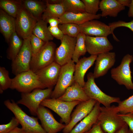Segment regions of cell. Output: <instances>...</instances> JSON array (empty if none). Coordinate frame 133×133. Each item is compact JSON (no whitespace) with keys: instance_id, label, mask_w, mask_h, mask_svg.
Wrapping results in <instances>:
<instances>
[{"instance_id":"6","label":"cell","mask_w":133,"mask_h":133,"mask_svg":"<svg viewBox=\"0 0 133 133\" xmlns=\"http://www.w3.org/2000/svg\"><path fill=\"white\" fill-rule=\"evenodd\" d=\"M87 81L83 87L90 99L95 100L104 106L109 107L114 103H118L121 101L119 98L112 97L102 92L96 83L93 73H89L87 75Z\"/></svg>"},{"instance_id":"38","label":"cell","mask_w":133,"mask_h":133,"mask_svg":"<svg viewBox=\"0 0 133 133\" xmlns=\"http://www.w3.org/2000/svg\"><path fill=\"white\" fill-rule=\"evenodd\" d=\"M19 124L15 117H13L8 123L0 125V133H8L14 129Z\"/></svg>"},{"instance_id":"2","label":"cell","mask_w":133,"mask_h":133,"mask_svg":"<svg viewBox=\"0 0 133 133\" xmlns=\"http://www.w3.org/2000/svg\"><path fill=\"white\" fill-rule=\"evenodd\" d=\"M119 113L117 106H101L98 120L105 133H115L125 124Z\"/></svg>"},{"instance_id":"13","label":"cell","mask_w":133,"mask_h":133,"mask_svg":"<svg viewBox=\"0 0 133 133\" xmlns=\"http://www.w3.org/2000/svg\"><path fill=\"white\" fill-rule=\"evenodd\" d=\"M97 101L94 100L81 102L78 105L71 115L69 124L62 130L63 133H69L78 123L92 111Z\"/></svg>"},{"instance_id":"7","label":"cell","mask_w":133,"mask_h":133,"mask_svg":"<svg viewBox=\"0 0 133 133\" xmlns=\"http://www.w3.org/2000/svg\"><path fill=\"white\" fill-rule=\"evenodd\" d=\"M56 49L53 42H46L36 54L32 55L30 70L35 73L55 61Z\"/></svg>"},{"instance_id":"34","label":"cell","mask_w":133,"mask_h":133,"mask_svg":"<svg viewBox=\"0 0 133 133\" xmlns=\"http://www.w3.org/2000/svg\"><path fill=\"white\" fill-rule=\"evenodd\" d=\"M117 106L119 113L133 114V95L128 98L120 101Z\"/></svg>"},{"instance_id":"39","label":"cell","mask_w":133,"mask_h":133,"mask_svg":"<svg viewBox=\"0 0 133 133\" xmlns=\"http://www.w3.org/2000/svg\"><path fill=\"white\" fill-rule=\"evenodd\" d=\"M119 116L127 125L132 133H133V114L128 113L122 114L119 113Z\"/></svg>"},{"instance_id":"32","label":"cell","mask_w":133,"mask_h":133,"mask_svg":"<svg viewBox=\"0 0 133 133\" xmlns=\"http://www.w3.org/2000/svg\"><path fill=\"white\" fill-rule=\"evenodd\" d=\"M64 35L76 38L80 32L79 25L71 23L60 24L58 26Z\"/></svg>"},{"instance_id":"40","label":"cell","mask_w":133,"mask_h":133,"mask_svg":"<svg viewBox=\"0 0 133 133\" xmlns=\"http://www.w3.org/2000/svg\"><path fill=\"white\" fill-rule=\"evenodd\" d=\"M48 28L52 36L60 40H62L64 36V34L58 26L54 27L50 25Z\"/></svg>"},{"instance_id":"10","label":"cell","mask_w":133,"mask_h":133,"mask_svg":"<svg viewBox=\"0 0 133 133\" xmlns=\"http://www.w3.org/2000/svg\"><path fill=\"white\" fill-rule=\"evenodd\" d=\"M37 20L22 3L15 18L17 33L23 39L30 38Z\"/></svg>"},{"instance_id":"9","label":"cell","mask_w":133,"mask_h":133,"mask_svg":"<svg viewBox=\"0 0 133 133\" xmlns=\"http://www.w3.org/2000/svg\"><path fill=\"white\" fill-rule=\"evenodd\" d=\"M133 61L132 55L127 54L122 59L120 65L112 68L111 77L120 85H124L128 90H133L130 64Z\"/></svg>"},{"instance_id":"28","label":"cell","mask_w":133,"mask_h":133,"mask_svg":"<svg viewBox=\"0 0 133 133\" xmlns=\"http://www.w3.org/2000/svg\"><path fill=\"white\" fill-rule=\"evenodd\" d=\"M22 3V0H0V8L15 18Z\"/></svg>"},{"instance_id":"33","label":"cell","mask_w":133,"mask_h":133,"mask_svg":"<svg viewBox=\"0 0 133 133\" xmlns=\"http://www.w3.org/2000/svg\"><path fill=\"white\" fill-rule=\"evenodd\" d=\"M9 72L5 68L0 67V93L10 88L12 83V79L9 76Z\"/></svg>"},{"instance_id":"1","label":"cell","mask_w":133,"mask_h":133,"mask_svg":"<svg viewBox=\"0 0 133 133\" xmlns=\"http://www.w3.org/2000/svg\"><path fill=\"white\" fill-rule=\"evenodd\" d=\"M4 103L14 114L25 133H47L39 123L38 118L28 115L14 100H7Z\"/></svg>"},{"instance_id":"26","label":"cell","mask_w":133,"mask_h":133,"mask_svg":"<svg viewBox=\"0 0 133 133\" xmlns=\"http://www.w3.org/2000/svg\"><path fill=\"white\" fill-rule=\"evenodd\" d=\"M20 37L16 32L14 33L10 38L8 47L7 51V57L13 60L16 57L21 48L23 40Z\"/></svg>"},{"instance_id":"8","label":"cell","mask_w":133,"mask_h":133,"mask_svg":"<svg viewBox=\"0 0 133 133\" xmlns=\"http://www.w3.org/2000/svg\"><path fill=\"white\" fill-rule=\"evenodd\" d=\"M72 60L61 66L56 84L50 97L58 99L65 93L66 89L75 82L74 74L75 64Z\"/></svg>"},{"instance_id":"37","label":"cell","mask_w":133,"mask_h":133,"mask_svg":"<svg viewBox=\"0 0 133 133\" xmlns=\"http://www.w3.org/2000/svg\"><path fill=\"white\" fill-rule=\"evenodd\" d=\"M30 38L32 55H33L40 50L46 42L32 33Z\"/></svg>"},{"instance_id":"43","label":"cell","mask_w":133,"mask_h":133,"mask_svg":"<svg viewBox=\"0 0 133 133\" xmlns=\"http://www.w3.org/2000/svg\"><path fill=\"white\" fill-rule=\"evenodd\" d=\"M115 133H132L127 125L125 124Z\"/></svg>"},{"instance_id":"42","label":"cell","mask_w":133,"mask_h":133,"mask_svg":"<svg viewBox=\"0 0 133 133\" xmlns=\"http://www.w3.org/2000/svg\"><path fill=\"white\" fill-rule=\"evenodd\" d=\"M85 133H105L100 126V123L98 121L94 124L92 128Z\"/></svg>"},{"instance_id":"17","label":"cell","mask_w":133,"mask_h":133,"mask_svg":"<svg viewBox=\"0 0 133 133\" xmlns=\"http://www.w3.org/2000/svg\"><path fill=\"white\" fill-rule=\"evenodd\" d=\"M80 32L86 36L104 37L112 34L108 25L96 19L91 20L79 25Z\"/></svg>"},{"instance_id":"20","label":"cell","mask_w":133,"mask_h":133,"mask_svg":"<svg viewBox=\"0 0 133 133\" xmlns=\"http://www.w3.org/2000/svg\"><path fill=\"white\" fill-rule=\"evenodd\" d=\"M100 104L97 102L91 112L77 124L69 133H85L98 121Z\"/></svg>"},{"instance_id":"22","label":"cell","mask_w":133,"mask_h":133,"mask_svg":"<svg viewBox=\"0 0 133 133\" xmlns=\"http://www.w3.org/2000/svg\"><path fill=\"white\" fill-rule=\"evenodd\" d=\"M101 17L100 14L93 15L86 12L77 13L66 12L59 19L61 24L71 23L80 25L91 20L99 19Z\"/></svg>"},{"instance_id":"45","label":"cell","mask_w":133,"mask_h":133,"mask_svg":"<svg viewBox=\"0 0 133 133\" xmlns=\"http://www.w3.org/2000/svg\"><path fill=\"white\" fill-rule=\"evenodd\" d=\"M129 9L128 13V16L129 17L133 18V0L131 2L129 7Z\"/></svg>"},{"instance_id":"31","label":"cell","mask_w":133,"mask_h":133,"mask_svg":"<svg viewBox=\"0 0 133 133\" xmlns=\"http://www.w3.org/2000/svg\"><path fill=\"white\" fill-rule=\"evenodd\" d=\"M46 7L43 15L60 18L66 12L62 2L56 4H50L46 2Z\"/></svg>"},{"instance_id":"46","label":"cell","mask_w":133,"mask_h":133,"mask_svg":"<svg viewBox=\"0 0 133 133\" xmlns=\"http://www.w3.org/2000/svg\"><path fill=\"white\" fill-rule=\"evenodd\" d=\"M44 1L46 3L50 4H56L61 3L62 0H48Z\"/></svg>"},{"instance_id":"25","label":"cell","mask_w":133,"mask_h":133,"mask_svg":"<svg viewBox=\"0 0 133 133\" xmlns=\"http://www.w3.org/2000/svg\"><path fill=\"white\" fill-rule=\"evenodd\" d=\"M25 8L38 20L42 18L46 7V3L43 1L34 0H22Z\"/></svg>"},{"instance_id":"19","label":"cell","mask_w":133,"mask_h":133,"mask_svg":"<svg viewBox=\"0 0 133 133\" xmlns=\"http://www.w3.org/2000/svg\"><path fill=\"white\" fill-rule=\"evenodd\" d=\"M97 56L91 55L88 57H83L79 59L75 65L74 74L75 82L83 87L85 83V74L88 70L93 65Z\"/></svg>"},{"instance_id":"16","label":"cell","mask_w":133,"mask_h":133,"mask_svg":"<svg viewBox=\"0 0 133 133\" xmlns=\"http://www.w3.org/2000/svg\"><path fill=\"white\" fill-rule=\"evenodd\" d=\"M85 44L87 52L92 55H98L102 53L109 52L113 48L106 37L86 36Z\"/></svg>"},{"instance_id":"24","label":"cell","mask_w":133,"mask_h":133,"mask_svg":"<svg viewBox=\"0 0 133 133\" xmlns=\"http://www.w3.org/2000/svg\"><path fill=\"white\" fill-rule=\"evenodd\" d=\"M99 9L101 12V17H116L120 12L125 9V7L117 0H102L100 1Z\"/></svg>"},{"instance_id":"4","label":"cell","mask_w":133,"mask_h":133,"mask_svg":"<svg viewBox=\"0 0 133 133\" xmlns=\"http://www.w3.org/2000/svg\"><path fill=\"white\" fill-rule=\"evenodd\" d=\"M81 102L79 101H66L58 99L49 98L43 100L40 105L54 112L61 117V123H64L67 125L70 122L72 110Z\"/></svg>"},{"instance_id":"41","label":"cell","mask_w":133,"mask_h":133,"mask_svg":"<svg viewBox=\"0 0 133 133\" xmlns=\"http://www.w3.org/2000/svg\"><path fill=\"white\" fill-rule=\"evenodd\" d=\"M42 18L46 22L49 23L50 26L52 27L58 26L61 24L59 18L56 17L42 15Z\"/></svg>"},{"instance_id":"36","label":"cell","mask_w":133,"mask_h":133,"mask_svg":"<svg viewBox=\"0 0 133 133\" xmlns=\"http://www.w3.org/2000/svg\"><path fill=\"white\" fill-rule=\"evenodd\" d=\"M110 27L113 37L115 40L118 42L119 40L116 38L114 33V30L120 27H125L128 28L133 32V20L129 22H126L122 20H119L110 23L108 25Z\"/></svg>"},{"instance_id":"30","label":"cell","mask_w":133,"mask_h":133,"mask_svg":"<svg viewBox=\"0 0 133 133\" xmlns=\"http://www.w3.org/2000/svg\"><path fill=\"white\" fill-rule=\"evenodd\" d=\"M66 12L77 13L85 12L84 4L82 0H62Z\"/></svg>"},{"instance_id":"35","label":"cell","mask_w":133,"mask_h":133,"mask_svg":"<svg viewBox=\"0 0 133 133\" xmlns=\"http://www.w3.org/2000/svg\"><path fill=\"white\" fill-rule=\"evenodd\" d=\"M85 6V12L92 15H96L99 9V0H82Z\"/></svg>"},{"instance_id":"11","label":"cell","mask_w":133,"mask_h":133,"mask_svg":"<svg viewBox=\"0 0 133 133\" xmlns=\"http://www.w3.org/2000/svg\"><path fill=\"white\" fill-rule=\"evenodd\" d=\"M23 40L21 48L16 57L12 61V72L15 76L30 70L33 54L30 38Z\"/></svg>"},{"instance_id":"21","label":"cell","mask_w":133,"mask_h":133,"mask_svg":"<svg viewBox=\"0 0 133 133\" xmlns=\"http://www.w3.org/2000/svg\"><path fill=\"white\" fill-rule=\"evenodd\" d=\"M58 99L65 101H79L81 102L90 99L83 87L75 82L67 88L63 95Z\"/></svg>"},{"instance_id":"23","label":"cell","mask_w":133,"mask_h":133,"mask_svg":"<svg viewBox=\"0 0 133 133\" xmlns=\"http://www.w3.org/2000/svg\"><path fill=\"white\" fill-rule=\"evenodd\" d=\"M0 30L8 43L12 34L16 32L15 18L0 9Z\"/></svg>"},{"instance_id":"47","label":"cell","mask_w":133,"mask_h":133,"mask_svg":"<svg viewBox=\"0 0 133 133\" xmlns=\"http://www.w3.org/2000/svg\"><path fill=\"white\" fill-rule=\"evenodd\" d=\"M8 133H25L22 128L17 127Z\"/></svg>"},{"instance_id":"5","label":"cell","mask_w":133,"mask_h":133,"mask_svg":"<svg viewBox=\"0 0 133 133\" xmlns=\"http://www.w3.org/2000/svg\"><path fill=\"white\" fill-rule=\"evenodd\" d=\"M52 89L37 88L29 93H21V98L17 103L24 105L32 115L36 116L41 102L50 97Z\"/></svg>"},{"instance_id":"29","label":"cell","mask_w":133,"mask_h":133,"mask_svg":"<svg viewBox=\"0 0 133 133\" xmlns=\"http://www.w3.org/2000/svg\"><path fill=\"white\" fill-rule=\"evenodd\" d=\"M86 35L80 32L76 37V42L75 46L72 60L76 63L82 56L85 55L87 52L85 41Z\"/></svg>"},{"instance_id":"15","label":"cell","mask_w":133,"mask_h":133,"mask_svg":"<svg viewBox=\"0 0 133 133\" xmlns=\"http://www.w3.org/2000/svg\"><path fill=\"white\" fill-rule=\"evenodd\" d=\"M61 67V66L54 61L35 73L46 88H52L56 84Z\"/></svg>"},{"instance_id":"12","label":"cell","mask_w":133,"mask_h":133,"mask_svg":"<svg viewBox=\"0 0 133 133\" xmlns=\"http://www.w3.org/2000/svg\"><path fill=\"white\" fill-rule=\"evenodd\" d=\"M59 46L56 49L55 61L62 66L72 60L76 38L64 35Z\"/></svg>"},{"instance_id":"18","label":"cell","mask_w":133,"mask_h":133,"mask_svg":"<svg viewBox=\"0 0 133 133\" xmlns=\"http://www.w3.org/2000/svg\"><path fill=\"white\" fill-rule=\"evenodd\" d=\"M116 54L114 52H107L97 55L93 73L94 78H97L105 75L114 65Z\"/></svg>"},{"instance_id":"44","label":"cell","mask_w":133,"mask_h":133,"mask_svg":"<svg viewBox=\"0 0 133 133\" xmlns=\"http://www.w3.org/2000/svg\"><path fill=\"white\" fill-rule=\"evenodd\" d=\"M117 1L122 5L125 7H129L131 4V0H117Z\"/></svg>"},{"instance_id":"3","label":"cell","mask_w":133,"mask_h":133,"mask_svg":"<svg viewBox=\"0 0 133 133\" xmlns=\"http://www.w3.org/2000/svg\"><path fill=\"white\" fill-rule=\"evenodd\" d=\"M45 88L36 73L30 70L20 73L12 79L10 88L15 89L21 93H29L37 88Z\"/></svg>"},{"instance_id":"14","label":"cell","mask_w":133,"mask_h":133,"mask_svg":"<svg viewBox=\"0 0 133 133\" xmlns=\"http://www.w3.org/2000/svg\"><path fill=\"white\" fill-rule=\"evenodd\" d=\"M37 116L47 133H57L63 130L66 126L65 124L57 121L48 109L41 105L38 109Z\"/></svg>"},{"instance_id":"27","label":"cell","mask_w":133,"mask_h":133,"mask_svg":"<svg viewBox=\"0 0 133 133\" xmlns=\"http://www.w3.org/2000/svg\"><path fill=\"white\" fill-rule=\"evenodd\" d=\"M47 23L41 18L37 20L32 31V34L46 43L51 41L54 38L49 31Z\"/></svg>"}]
</instances>
